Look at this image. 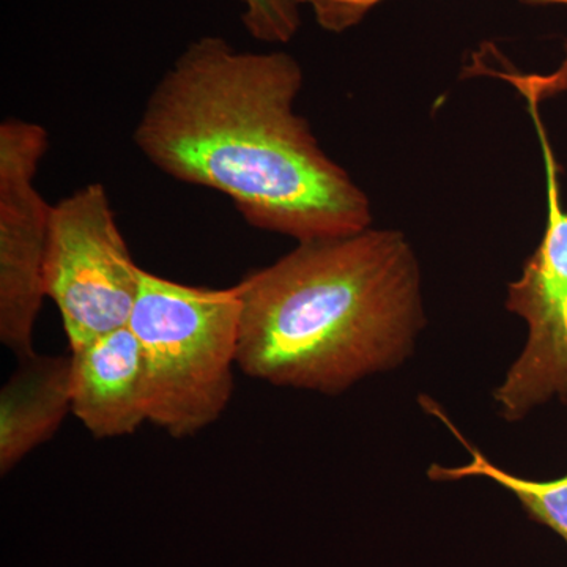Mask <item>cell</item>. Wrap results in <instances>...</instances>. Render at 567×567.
Here are the masks:
<instances>
[{"label":"cell","mask_w":567,"mask_h":567,"mask_svg":"<svg viewBox=\"0 0 567 567\" xmlns=\"http://www.w3.org/2000/svg\"><path fill=\"white\" fill-rule=\"evenodd\" d=\"M0 391V472L50 442L71 412V358L33 353Z\"/></svg>","instance_id":"cell-8"},{"label":"cell","mask_w":567,"mask_h":567,"mask_svg":"<svg viewBox=\"0 0 567 567\" xmlns=\"http://www.w3.org/2000/svg\"><path fill=\"white\" fill-rule=\"evenodd\" d=\"M71 413L95 439L132 435L148 421L140 341L123 327L70 350Z\"/></svg>","instance_id":"cell-7"},{"label":"cell","mask_w":567,"mask_h":567,"mask_svg":"<svg viewBox=\"0 0 567 567\" xmlns=\"http://www.w3.org/2000/svg\"><path fill=\"white\" fill-rule=\"evenodd\" d=\"M241 21L254 39L286 43L300 28V7L305 0H241Z\"/></svg>","instance_id":"cell-10"},{"label":"cell","mask_w":567,"mask_h":567,"mask_svg":"<svg viewBox=\"0 0 567 567\" xmlns=\"http://www.w3.org/2000/svg\"><path fill=\"white\" fill-rule=\"evenodd\" d=\"M421 401H423L424 409L432 415L439 416V420L443 421V424L453 432L470 453V462L465 465H432L427 472V476L432 481L443 483V481H461L468 480V477H486L516 496L532 520L557 533L567 546V475L555 477V480L535 481L499 468L492 464L477 447L470 445L468 440L462 436L456 425L447 420L445 413L435 402L429 398H421Z\"/></svg>","instance_id":"cell-9"},{"label":"cell","mask_w":567,"mask_h":567,"mask_svg":"<svg viewBox=\"0 0 567 567\" xmlns=\"http://www.w3.org/2000/svg\"><path fill=\"white\" fill-rule=\"evenodd\" d=\"M235 287L237 365L275 386L346 393L404 364L425 327L420 262L394 229L298 244Z\"/></svg>","instance_id":"cell-2"},{"label":"cell","mask_w":567,"mask_h":567,"mask_svg":"<svg viewBox=\"0 0 567 567\" xmlns=\"http://www.w3.org/2000/svg\"><path fill=\"white\" fill-rule=\"evenodd\" d=\"M383 0H305L315 10L320 28L330 32H344L363 21L365 14ZM539 3H559L567 6V0H529Z\"/></svg>","instance_id":"cell-11"},{"label":"cell","mask_w":567,"mask_h":567,"mask_svg":"<svg viewBox=\"0 0 567 567\" xmlns=\"http://www.w3.org/2000/svg\"><path fill=\"white\" fill-rule=\"evenodd\" d=\"M240 320L237 287L186 286L141 268L128 327L144 358L148 423L186 439L219 420L234 393Z\"/></svg>","instance_id":"cell-3"},{"label":"cell","mask_w":567,"mask_h":567,"mask_svg":"<svg viewBox=\"0 0 567 567\" xmlns=\"http://www.w3.org/2000/svg\"><path fill=\"white\" fill-rule=\"evenodd\" d=\"M301 87L292 55L203 37L153 89L134 144L175 181L229 197L257 229L298 244L361 233L371 200L295 112Z\"/></svg>","instance_id":"cell-1"},{"label":"cell","mask_w":567,"mask_h":567,"mask_svg":"<svg viewBox=\"0 0 567 567\" xmlns=\"http://www.w3.org/2000/svg\"><path fill=\"white\" fill-rule=\"evenodd\" d=\"M527 96L529 114L543 148L547 223L543 240L507 286L506 309L528 327L527 342L495 388L498 415L507 423L527 417L558 399L567 404V212L559 193L558 164L537 104L536 85L514 80Z\"/></svg>","instance_id":"cell-5"},{"label":"cell","mask_w":567,"mask_h":567,"mask_svg":"<svg viewBox=\"0 0 567 567\" xmlns=\"http://www.w3.org/2000/svg\"><path fill=\"white\" fill-rule=\"evenodd\" d=\"M140 275L103 185L52 205L44 293L58 306L70 350L128 327Z\"/></svg>","instance_id":"cell-4"},{"label":"cell","mask_w":567,"mask_h":567,"mask_svg":"<svg viewBox=\"0 0 567 567\" xmlns=\"http://www.w3.org/2000/svg\"><path fill=\"white\" fill-rule=\"evenodd\" d=\"M50 147L39 123H0V341L20 360L33 352L44 297V257L52 205L35 186Z\"/></svg>","instance_id":"cell-6"}]
</instances>
